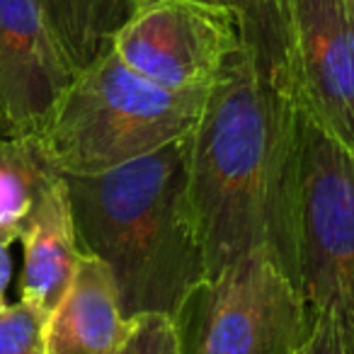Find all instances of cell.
<instances>
[{
  "instance_id": "cell-1",
  "label": "cell",
  "mask_w": 354,
  "mask_h": 354,
  "mask_svg": "<svg viewBox=\"0 0 354 354\" xmlns=\"http://www.w3.org/2000/svg\"><path fill=\"white\" fill-rule=\"evenodd\" d=\"M304 124L245 46L226 61L189 133V202L209 281L262 250L299 286Z\"/></svg>"
},
{
  "instance_id": "cell-2",
  "label": "cell",
  "mask_w": 354,
  "mask_h": 354,
  "mask_svg": "<svg viewBox=\"0 0 354 354\" xmlns=\"http://www.w3.org/2000/svg\"><path fill=\"white\" fill-rule=\"evenodd\" d=\"M83 255L112 272L127 318L185 315L209 281L189 202V136L97 175H64Z\"/></svg>"
},
{
  "instance_id": "cell-3",
  "label": "cell",
  "mask_w": 354,
  "mask_h": 354,
  "mask_svg": "<svg viewBox=\"0 0 354 354\" xmlns=\"http://www.w3.org/2000/svg\"><path fill=\"white\" fill-rule=\"evenodd\" d=\"M207 95L162 88L109 49L73 75L41 146L61 175H97L189 136Z\"/></svg>"
},
{
  "instance_id": "cell-4",
  "label": "cell",
  "mask_w": 354,
  "mask_h": 354,
  "mask_svg": "<svg viewBox=\"0 0 354 354\" xmlns=\"http://www.w3.org/2000/svg\"><path fill=\"white\" fill-rule=\"evenodd\" d=\"M299 286L270 252L204 284L180 318L185 354H294L310 330Z\"/></svg>"
},
{
  "instance_id": "cell-5",
  "label": "cell",
  "mask_w": 354,
  "mask_h": 354,
  "mask_svg": "<svg viewBox=\"0 0 354 354\" xmlns=\"http://www.w3.org/2000/svg\"><path fill=\"white\" fill-rule=\"evenodd\" d=\"M299 291L310 313L354 330V151L308 117L299 209Z\"/></svg>"
},
{
  "instance_id": "cell-6",
  "label": "cell",
  "mask_w": 354,
  "mask_h": 354,
  "mask_svg": "<svg viewBox=\"0 0 354 354\" xmlns=\"http://www.w3.org/2000/svg\"><path fill=\"white\" fill-rule=\"evenodd\" d=\"M243 46V12L218 0H131L112 41L129 68L170 90L212 88Z\"/></svg>"
},
{
  "instance_id": "cell-7",
  "label": "cell",
  "mask_w": 354,
  "mask_h": 354,
  "mask_svg": "<svg viewBox=\"0 0 354 354\" xmlns=\"http://www.w3.org/2000/svg\"><path fill=\"white\" fill-rule=\"evenodd\" d=\"M289 80L301 112L354 151V12L349 0H289Z\"/></svg>"
},
{
  "instance_id": "cell-8",
  "label": "cell",
  "mask_w": 354,
  "mask_h": 354,
  "mask_svg": "<svg viewBox=\"0 0 354 354\" xmlns=\"http://www.w3.org/2000/svg\"><path fill=\"white\" fill-rule=\"evenodd\" d=\"M73 75L37 0H0V133L41 136Z\"/></svg>"
},
{
  "instance_id": "cell-9",
  "label": "cell",
  "mask_w": 354,
  "mask_h": 354,
  "mask_svg": "<svg viewBox=\"0 0 354 354\" xmlns=\"http://www.w3.org/2000/svg\"><path fill=\"white\" fill-rule=\"evenodd\" d=\"M127 328L109 267L83 255L66 299L46 318V354H114Z\"/></svg>"
},
{
  "instance_id": "cell-10",
  "label": "cell",
  "mask_w": 354,
  "mask_h": 354,
  "mask_svg": "<svg viewBox=\"0 0 354 354\" xmlns=\"http://www.w3.org/2000/svg\"><path fill=\"white\" fill-rule=\"evenodd\" d=\"M20 241L25 245L20 301L49 318L68 294L83 257L64 175L32 214Z\"/></svg>"
},
{
  "instance_id": "cell-11",
  "label": "cell",
  "mask_w": 354,
  "mask_h": 354,
  "mask_svg": "<svg viewBox=\"0 0 354 354\" xmlns=\"http://www.w3.org/2000/svg\"><path fill=\"white\" fill-rule=\"evenodd\" d=\"M59 180L61 172L39 136L0 138V243L20 241L32 214Z\"/></svg>"
},
{
  "instance_id": "cell-12",
  "label": "cell",
  "mask_w": 354,
  "mask_h": 354,
  "mask_svg": "<svg viewBox=\"0 0 354 354\" xmlns=\"http://www.w3.org/2000/svg\"><path fill=\"white\" fill-rule=\"evenodd\" d=\"M37 6L73 73L112 49L131 12V0H37Z\"/></svg>"
},
{
  "instance_id": "cell-13",
  "label": "cell",
  "mask_w": 354,
  "mask_h": 354,
  "mask_svg": "<svg viewBox=\"0 0 354 354\" xmlns=\"http://www.w3.org/2000/svg\"><path fill=\"white\" fill-rule=\"evenodd\" d=\"M245 49L262 78L291 97L289 0H245Z\"/></svg>"
},
{
  "instance_id": "cell-14",
  "label": "cell",
  "mask_w": 354,
  "mask_h": 354,
  "mask_svg": "<svg viewBox=\"0 0 354 354\" xmlns=\"http://www.w3.org/2000/svg\"><path fill=\"white\" fill-rule=\"evenodd\" d=\"M114 354H185L180 323L172 315L156 310L133 315Z\"/></svg>"
},
{
  "instance_id": "cell-15",
  "label": "cell",
  "mask_w": 354,
  "mask_h": 354,
  "mask_svg": "<svg viewBox=\"0 0 354 354\" xmlns=\"http://www.w3.org/2000/svg\"><path fill=\"white\" fill-rule=\"evenodd\" d=\"M46 318L25 301L0 310V354H46Z\"/></svg>"
},
{
  "instance_id": "cell-16",
  "label": "cell",
  "mask_w": 354,
  "mask_h": 354,
  "mask_svg": "<svg viewBox=\"0 0 354 354\" xmlns=\"http://www.w3.org/2000/svg\"><path fill=\"white\" fill-rule=\"evenodd\" d=\"M310 330L294 354H347L342 330L333 313H310Z\"/></svg>"
},
{
  "instance_id": "cell-17",
  "label": "cell",
  "mask_w": 354,
  "mask_h": 354,
  "mask_svg": "<svg viewBox=\"0 0 354 354\" xmlns=\"http://www.w3.org/2000/svg\"><path fill=\"white\" fill-rule=\"evenodd\" d=\"M10 245L6 243H0V310L6 308V289H8V281H10V272H12V265H10Z\"/></svg>"
},
{
  "instance_id": "cell-18",
  "label": "cell",
  "mask_w": 354,
  "mask_h": 354,
  "mask_svg": "<svg viewBox=\"0 0 354 354\" xmlns=\"http://www.w3.org/2000/svg\"><path fill=\"white\" fill-rule=\"evenodd\" d=\"M342 330V339H344V349H347V354H354V330Z\"/></svg>"
},
{
  "instance_id": "cell-19",
  "label": "cell",
  "mask_w": 354,
  "mask_h": 354,
  "mask_svg": "<svg viewBox=\"0 0 354 354\" xmlns=\"http://www.w3.org/2000/svg\"><path fill=\"white\" fill-rule=\"evenodd\" d=\"M218 3H226V6H233V8H238V10L243 12V20H245V12H248V6H245V0H218Z\"/></svg>"
},
{
  "instance_id": "cell-20",
  "label": "cell",
  "mask_w": 354,
  "mask_h": 354,
  "mask_svg": "<svg viewBox=\"0 0 354 354\" xmlns=\"http://www.w3.org/2000/svg\"><path fill=\"white\" fill-rule=\"evenodd\" d=\"M349 8H352V12H354V0H349Z\"/></svg>"
},
{
  "instance_id": "cell-21",
  "label": "cell",
  "mask_w": 354,
  "mask_h": 354,
  "mask_svg": "<svg viewBox=\"0 0 354 354\" xmlns=\"http://www.w3.org/2000/svg\"><path fill=\"white\" fill-rule=\"evenodd\" d=\"M0 138H3V133H0Z\"/></svg>"
}]
</instances>
